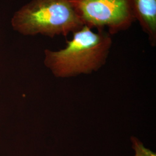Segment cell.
Returning a JSON list of instances; mask_svg holds the SVG:
<instances>
[{
	"mask_svg": "<svg viewBox=\"0 0 156 156\" xmlns=\"http://www.w3.org/2000/svg\"><path fill=\"white\" fill-rule=\"evenodd\" d=\"M131 140L133 144V148L135 152L134 156H156L154 153L146 148L143 144L136 137L132 136Z\"/></svg>",
	"mask_w": 156,
	"mask_h": 156,
	"instance_id": "obj_5",
	"label": "cell"
},
{
	"mask_svg": "<svg viewBox=\"0 0 156 156\" xmlns=\"http://www.w3.org/2000/svg\"><path fill=\"white\" fill-rule=\"evenodd\" d=\"M84 26L105 30L112 35L127 30L136 21L129 0H70Z\"/></svg>",
	"mask_w": 156,
	"mask_h": 156,
	"instance_id": "obj_3",
	"label": "cell"
},
{
	"mask_svg": "<svg viewBox=\"0 0 156 156\" xmlns=\"http://www.w3.org/2000/svg\"><path fill=\"white\" fill-rule=\"evenodd\" d=\"M11 23L23 35L50 38L66 37L84 26L70 0H31L13 13Z\"/></svg>",
	"mask_w": 156,
	"mask_h": 156,
	"instance_id": "obj_2",
	"label": "cell"
},
{
	"mask_svg": "<svg viewBox=\"0 0 156 156\" xmlns=\"http://www.w3.org/2000/svg\"><path fill=\"white\" fill-rule=\"evenodd\" d=\"M136 21L147 34L152 46L156 45V0H129Z\"/></svg>",
	"mask_w": 156,
	"mask_h": 156,
	"instance_id": "obj_4",
	"label": "cell"
},
{
	"mask_svg": "<svg viewBox=\"0 0 156 156\" xmlns=\"http://www.w3.org/2000/svg\"><path fill=\"white\" fill-rule=\"evenodd\" d=\"M67 40L65 48L45 49V66L57 78H69L97 71L106 63L112 45L111 34L83 26Z\"/></svg>",
	"mask_w": 156,
	"mask_h": 156,
	"instance_id": "obj_1",
	"label": "cell"
}]
</instances>
